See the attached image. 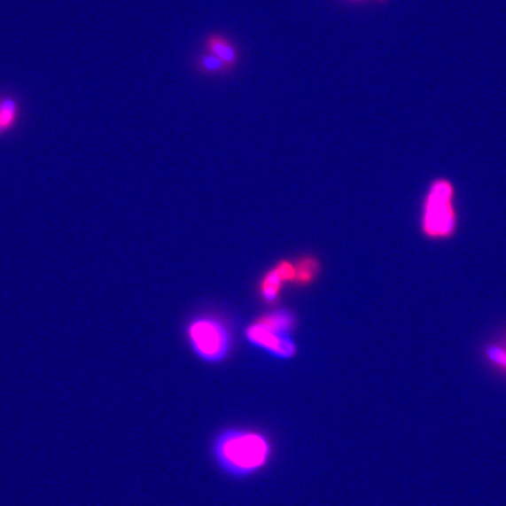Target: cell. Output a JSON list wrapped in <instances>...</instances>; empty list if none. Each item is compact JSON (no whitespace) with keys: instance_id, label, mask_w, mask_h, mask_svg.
I'll list each match as a JSON object with an SVG mask.
<instances>
[{"instance_id":"obj_4","label":"cell","mask_w":506,"mask_h":506,"mask_svg":"<svg viewBox=\"0 0 506 506\" xmlns=\"http://www.w3.org/2000/svg\"><path fill=\"white\" fill-rule=\"evenodd\" d=\"M189 345L204 362L218 363L228 358L232 348V338L221 320L204 316L189 323Z\"/></svg>"},{"instance_id":"obj_5","label":"cell","mask_w":506,"mask_h":506,"mask_svg":"<svg viewBox=\"0 0 506 506\" xmlns=\"http://www.w3.org/2000/svg\"><path fill=\"white\" fill-rule=\"evenodd\" d=\"M296 279V267L292 261H282L265 273L260 285L261 300L267 304H275L283 287L287 283H294Z\"/></svg>"},{"instance_id":"obj_11","label":"cell","mask_w":506,"mask_h":506,"mask_svg":"<svg viewBox=\"0 0 506 506\" xmlns=\"http://www.w3.org/2000/svg\"><path fill=\"white\" fill-rule=\"evenodd\" d=\"M501 342H502V344H503V345L505 346V347H506V327H505V330H504V332H503V337H502V341H501Z\"/></svg>"},{"instance_id":"obj_8","label":"cell","mask_w":506,"mask_h":506,"mask_svg":"<svg viewBox=\"0 0 506 506\" xmlns=\"http://www.w3.org/2000/svg\"><path fill=\"white\" fill-rule=\"evenodd\" d=\"M195 68L199 74L206 76H221L231 72V69L223 61L218 59L214 54L206 52V51L196 58Z\"/></svg>"},{"instance_id":"obj_1","label":"cell","mask_w":506,"mask_h":506,"mask_svg":"<svg viewBox=\"0 0 506 506\" xmlns=\"http://www.w3.org/2000/svg\"><path fill=\"white\" fill-rule=\"evenodd\" d=\"M213 455L218 467L227 475L244 479L267 467L272 446L263 432L253 429H225L214 440Z\"/></svg>"},{"instance_id":"obj_3","label":"cell","mask_w":506,"mask_h":506,"mask_svg":"<svg viewBox=\"0 0 506 506\" xmlns=\"http://www.w3.org/2000/svg\"><path fill=\"white\" fill-rule=\"evenodd\" d=\"M296 327V316L289 309H276L261 315L247 327V340L263 349L275 358L287 360L297 354L292 331Z\"/></svg>"},{"instance_id":"obj_7","label":"cell","mask_w":506,"mask_h":506,"mask_svg":"<svg viewBox=\"0 0 506 506\" xmlns=\"http://www.w3.org/2000/svg\"><path fill=\"white\" fill-rule=\"evenodd\" d=\"M20 102L12 96H0V137L9 136L19 125Z\"/></svg>"},{"instance_id":"obj_10","label":"cell","mask_w":506,"mask_h":506,"mask_svg":"<svg viewBox=\"0 0 506 506\" xmlns=\"http://www.w3.org/2000/svg\"><path fill=\"white\" fill-rule=\"evenodd\" d=\"M483 355L487 363L506 373V347L502 342H487L484 346Z\"/></svg>"},{"instance_id":"obj_2","label":"cell","mask_w":506,"mask_h":506,"mask_svg":"<svg viewBox=\"0 0 506 506\" xmlns=\"http://www.w3.org/2000/svg\"><path fill=\"white\" fill-rule=\"evenodd\" d=\"M456 194L450 178L436 177L429 183L420 214V232L429 242H447L457 235L460 214Z\"/></svg>"},{"instance_id":"obj_9","label":"cell","mask_w":506,"mask_h":506,"mask_svg":"<svg viewBox=\"0 0 506 506\" xmlns=\"http://www.w3.org/2000/svg\"><path fill=\"white\" fill-rule=\"evenodd\" d=\"M296 267V279L294 283L300 286H307L316 279L320 272L319 261L315 257H303L294 264Z\"/></svg>"},{"instance_id":"obj_6","label":"cell","mask_w":506,"mask_h":506,"mask_svg":"<svg viewBox=\"0 0 506 506\" xmlns=\"http://www.w3.org/2000/svg\"><path fill=\"white\" fill-rule=\"evenodd\" d=\"M204 46H206V52L214 54L218 59L223 61L231 71L238 65L239 51L227 36L220 34L209 35L204 42Z\"/></svg>"}]
</instances>
